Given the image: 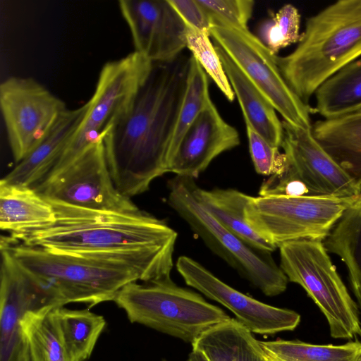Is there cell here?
<instances>
[{"instance_id":"1","label":"cell","mask_w":361,"mask_h":361,"mask_svg":"<svg viewBox=\"0 0 361 361\" xmlns=\"http://www.w3.org/2000/svg\"><path fill=\"white\" fill-rule=\"evenodd\" d=\"M191 55L152 62L130 108L103 137L108 166L118 190L131 197L169 173L171 149L185 94Z\"/></svg>"},{"instance_id":"2","label":"cell","mask_w":361,"mask_h":361,"mask_svg":"<svg viewBox=\"0 0 361 361\" xmlns=\"http://www.w3.org/2000/svg\"><path fill=\"white\" fill-rule=\"evenodd\" d=\"M16 262L41 284L56 306L82 302L91 308L114 301L131 282L171 278L174 248L112 252H65L1 237Z\"/></svg>"},{"instance_id":"3","label":"cell","mask_w":361,"mask_h":361,"mask_svg":"<svg viewBox=\"0 0 361 361\" xmlns=\"http://www.w3.org/2000/svg\"><path fill=\"white\" fill-rule=\"evenodd\" d=\"M50 203L56 215L52 224L10 235V240L65 252L175 248L176 231L166 221L146 212L116 213Z\"/></svg>"},{"instance_id":"4","label":"cell","mask_w":361,"mask_h":361,"mask_svg":"<svg viewBox=\"0 0 361 361\" xmlns=\"http://www.w3.org/2000/svg\"><path fill=\"white\" fill-rule=\"evenodd\" d=\"M361 57V0H338L306 20L294 50L276 56L286 82L306 104L320 85Z\"/></svg>"},{"instance_id":"5","label":"cell","mask_w":361,"mask_h":361,"mask_svg":"<svg viewBox=\"0 0 361 361\" xmlns=\"http://www.w3.org/2000/svg\"><path fill=\"white\" fill-rule=\"evenodd\" d=\"M114 302L137 323L192 344L211 327L231 317L200 294L177 286L171 278L131 282Z\"/></svg>"},{"instance_id":"6","label":"cell","mask_w":361,"mask_h":361,"mask_svg":"<svg viewBox=\"0 0 361 361\" xmlns=\"http://www.w3.org/2000/svg\"><path fill=\"white\" fill-rule=\"evenodd\" d=\"M194 179L169 180L168 203L205 245L265 295L283 293L288 279L271 253L251 246L221 225L193 194Z\"/></svg>"},{"instance_id":"7","label":"cell","mask_w":361,"mask_h":361,"mask_svg":"<svg viewBox=\"0 0 361 361\" xmlns=\"http://www.w3.org/2000/svg\"><path fill=\"white\" fill-rule=\"evenodd\" d=\"M280 268L324 315L334 338L361 337L359 307L336 271L322 240L302 239L279 246Z\"/></svg>"},{"instance_id":"8","label":"cell","mask_w":361,"mask_h":361,"mask_svg":"<svg viewBox=\"0 0 361 361\" xmlns=\"http://www.w3.org/2000/svg\"><path fill=\"white\" fill-rule=\"evenodd\" d=\"M152 66V62L135 51L102 66L82 121L47 177L68 166L90 145L103 139L128 112Z\"/></svg>"},{"instance_id":"9","label":"cell","mask_w":361,"mask_h":361,"mask_svg":"<svg viewBox=\"0 0 361 361\" xmlns=\"http://www.w3.org/2000/svg\"><path fill=\"white\" fill-rule=\"evenodd\" d=\"M355 197L250 196L245 216L250 226L276 248L296 240L323 241Z\"/></svg>"},{"instance_id":"10","label":"cell","mask_w":361,"mask_h":361,"mask_svg":"<svg viewBox=\"0 0 361 361\" xmlns=\"http://www.w3.org/2000/svg\"><path fill=\"white\" fill-rule=\"evenodd\" d=\"M209 32L214 44L229 56L284 121L312 129V109L288 86L277 64L276 55L258 37L248 29L219 22L212 23Z\"/></svg>"},{"instance_id":"11","label":"cell","mask_w":361,"mask_h":361,"mask_svg":"<svg viewBox=\"0 0 361 361\" xmlns=\"http://www.w3.org/2000/svg\"><path fill=\"white\" fill-rule=\"evenodd\" d=\"M50 202L94 211L141 212L112 179L103 139L90 145L68 166L33 188Z\"/></svg>"},{"instance_id":"12","label":"cell","mask_w":361,"mask_h":361,"mask_svg":"<svg viewBox=\"0 0 361 361\" xmlns=\"http://www.w3.org/2000/svg\"><path fill=\"white\" fill-rule=\"evenodd\" d=\"M0 105L8 144L19 163L44 140L65 102L32 78L12 76L0 85Z\"/></svg>"},{"instance_id":"13","label":"cell","mask_w":361,"mask_h":361,"mask_svg":"<svg viewBox=\"0 0 361 361\" xmlns=\"http://www.w3.org/2000/svg\"><path fill=\"white\" fill-rule=\"evenodd\" d=\"M282 123L285 164L271 176L299 180L313 196L355 197L361 193V185L321 146L311 129Z\"/></svg>"},{"instance_id":"14","label":"cell","mask_w":361,"mask_h":361,"mask_svg":"<svg viewBox=\"0 0 361 361\" xmlns=\"http://www.w3.org/2000/svg\"><path fill=\"white\" fill-rule=\"evenodd\" d=\"M176 267L188 286L228 309L252 333L269 336L293 331L300 322L296 312L265 304L235 290L190 257H179Z\"/></svg>"},{"instance_id":"15","label":"cell","mask_w":361,"mask_h":361,"mask_svg":"<svg viewBox=\"0 0 361 361\" xmlns=\"http://www.w3.org/2000/svg\"><path fill=\"white\" fill-rule=\"evenodd\" d=\"M0 361H28L20 322L28 311L56 306L41 285L1 246Z\"/></svg>"},{"instance_id":"16","label":"cell","mask_w":361,"mask_h":361,"mask_svg":"<svg viewBox=\"0 0 361 361\" xmlns=\"http://www.w3.org/2000/svg\"><path fill=\"white\" fill-rule=\"evenodd\" d=\"M135 51L151 62L173 60L186 48V25L169 0H121Z\"/></svg>"},{"instance_id":"17","label":"cell","mask_w":361,"mask_h":361,"mask_svg":"<svg viewBox=\"0 0 361 361\" xmlns=\"http://www.w3.org/2000/svg\"><path fill=\"white\" fill-rule=\"evenodd\" d=\"M240 143L238 130L221 117L211 99L183 135L169 172L196 178L215 158Z\"/></svg>"},{"instance_id":"18","label":"cell","mask_w":361,"mask_h":361,"mask_svg":"<svg viewBox=\"0 0 361 361\" xmlns=\"http://www.w3.org/2000/svg\"><path fill=\"white\" fill-rule=\"evenodd\" d=\"M87 103L66 109L56 120L44 140L3 178L6 184L35 188L51 172L82 121Z\"/></svg>"},{"instance_id":"19","label":"cell","mask_w":361,"mask_h":361,"mask_svg":"<svg viewBox=\"0 0 361 361\" xmlns=\"http://www.w3.org/2000/svg\"><path fill=\"white\" fill-rule=\"evenodd\" d=\"M215 48L240 106L245 124L273 146L281 147L284 130L276 110L229 56L221 48Z\"/></svg>"},{"instance_id":"20","label":"cell","mask_w":361,"mask_h":361,"mask_svg":"<svg viewBox=\"0 0 361 361\" xmlns=\"http://www.w3.org/2000/svg\"><path fill=\"white\" fill-rule=\"evenodd\" d=\"M52 204L32 188L0 181V228L15 235L52 224Z\"/></svg>"},{"instance_id":"21","label":"cell","mask_w":361,"mask_h":361,"mask_svg":"<svg viewBox=\"0 0 361 361\" xmlns=\"http://www.w3.org/2000/svg\"><path fill=\"white\" fill-rule=\"evenodd\" d=\"M316 140L361 185V110L312 126Z\"/></svg>"},{"instance_id":"22","label":"cell","mask_w":361,"mask_h":361,"mask_svg":"<svg viewBox=\"0 0 361 361\" xmlns=\"http://www.w3.org/2000/svg\"><path fill=\"white\" fill-rule=\"evenodd\" d=\"M192 345L209 361H268L259 341L237 319L211 327Z\"/></svg>"},{"instance_id":"23","label":"cell","mask_w":361,"mask_h":361,"mask_svg":"<svg viewBox=\"0 0 361 361\" xmlns=\"http://www.w3.org/2000/svg\"><path fill=\"white\" fill-rule=\"evenodd\" d=\"M197 200L221 225L259 250L271 253L276 247L262 238L247 223L245 207L250 195L235 189L204 190L193 185Z\"/></svg>"},{"instance_id":"24","label":"cell","mask_w":361,"mask_h":361,"mask_svg":"<svg viewBox=\"0 0 361 361\" xmlns=\"http://www.w3.org/2000/svg\"><path fill=\"white\" fill-rule=\"evenodd\" d=\"M323 243L328 252L338 256L345 264L361 312V193L344 211Z\"/></svg>"},{"instance_id":"25","label":"cell","mask_w":361,"mask_h":361,"mask_svg":"<svg viewBox=\"0 0 361 361\" xmlns=\"http://www.w3.org/2000/svg\"><path fill=\"white\" fill-rule=\"evenodd\" d=\"M314 111L334 119L361 110V57L346 65L317 90Z\"/></svg>"},{"instance_id":"26","label":"cell","mask_w":361,"mask_h":361,"mask_svg":"<svg viewBox=\"0 0 361 361\" xmlns=\"http://www.w3.org/2000/svg\"><path fill=\"white\" fill-rule=\"evenodd\" d=\"M55 307L28 311L21 319L28 361H72L54 316Z\"/></svg>"},{"instance_id":"27","label":"cell","mask_w":361,"mask_h":361,"mask_svg":"<svg viewBox=\"0 0 361 361\" xmlns=\"http://www.w3.org/2000/svg\"><path fill=\"white\" fill-rule=\"evenodd\" d=\"M54 313L72 361H86L106 326L104 317L63 306L55 307Z\"/></svg>"},{"instance_id":"28","label":"cell","mask_w":361,"mask_h":361,"mask_svg":"<svg viewBox=\"0 0 361 361\" xmlns=\"http://www.w3.org/2000/svg\"><path fill=\"white\" fill-rule=\"evenodd\" d=\"M268 361H357L361 341L343 344H313L299 340L259 341Z\"/></svg>"},{"instance_id":"29","label":"cell","mask_w":361,"mask_h":361,"mask_svg":"<svg viewBox=\"0 0 361 361\" xmlns=\"http://www.w3.org/2000/svg\"><path fill=\"white\" fill-rule=\"evenodd\" d=\"M210 100L208 75L191 55L187 88L171 149V162L183 135Z\"/></svg>"},{"instance_id":"30","label":"cell","mask_w":361,"mask_h":361,"mask_svg":"<svg viewBox=\"0 0 361 361\" xmlns=\"http://www.w3.org/2000/svg\"><path fill=\"white\" fill-rule=\"evenodd\" d=\"M300 27L298 10L292 4H285L276 13H272L270 19L262 23L258 37L276 55L281 49L300 41Z\"/></svg>"},{"instance_id":"31","label":"cell","mask_w":361,"mask_h":361,"mask_svg":"<svg viewBox=\"0 0 361 361\" xmlns=\"http://www.w3.org/2000/svg\"><path fill=\"white\" fill-rule=\"evenodd\" d=\"M186 48L200 63L205 73L230 102L235 94L223 68L214 44L212 43L209 32L200 31L186 25Z\"/></svg>"},{"instance_id":"32","label":"cell","mask_w":361,"mask_h":361,"mask_svg":"<svg viewBox=\"0 0 361 361\" xmlns=\"http://www.w3.org/2000/svg\"><path fill=\"white\" fill-rule=\"evenodd\" d=\"M208 14L211 24L219 22L230 26L248 29L255 1L252 0H197Z\"/></svg>"},{"instance_id":"33","label":"cell","mask_w":361,"mask_h":361,"mask_svg":"<svg viewBox=\"0 0 361 361\" xmlns=\"http://www.w3.org/2000/svg\"><path fill=\"white\" fill-rule=\"evenodd\" d=\"M249 150L256 172L264 176H271L282 171L285 156L279 148L273 146L245 124Z\"/></svg>"},{"instance_id":"34","label":"cell","mask_w":361,"mask_h":361,"mask_svg":"<svg viewBox=\"0 0 361 361\" xmlns=\"http://www.w3.org/2000/svg\"><path fill=\"white\" fill-rule=\"evenodd\" d=\"M186 25L209 32L210 18L197 0H169Z\"/></svg>"},{"instance_id":"35","label":"cell","mask_w":361,"mask_h":361,"mask_svg":"<svg viewBox=\"0 0 361 361\" xmlns=\"http://www.w3.org/2000/svg\"><path fill=\"white\" fill-rule=\"evenodd\" d=\"M188 361H209L203 352L198 349L192 348Z\"/></svg>"},{"instance_id":"36","label":"cell","mask_w":361,"mask_h":361,"mask_svg":"<svg viewBox=\"0 0 361 361\" xmlns=\"http://www.w3.org/2000/svg\"><path fill=\"white\" fill-rule=\"evenodd\" d=\"M357 361H361V355H360Z\"/></svg>"},{"instance_id":"37","label":"cell","mask_w":361,"mask_h":361,"mask_svg":"<svg viewBox=\"0 0 361 361\" xmlns=\"http://www.w3.org/2000/svg\"><path fill=\"white\" fill-rule=\"evenodd\" d=\"M163 361H166V360H163Z\"/></svg>"}]
</instances>
